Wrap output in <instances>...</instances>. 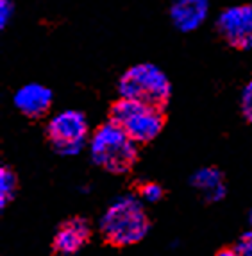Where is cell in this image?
<instances>
[{
    "mask_svg": "<svg viewBox=\"0 0 252 256\" xmlns=\"http://www.w3.org/2000/svg\"><path fill=\"white\" fill-rule=\"evenodd\" d=\"M100 231L113 246H133L145 238L149 218L141 199L131 194L116 197L100 218Z\"/></svg>",
    "mask_w": 252,
    "mask_h": 256,
    "instance_id": "1",
    "label": "cell"
},
{
    "mask_svg": "<svg viewBox=\"0 0 252 256\" xmlns=\"http://www.w3.org/2000/svg\"><path fill=\"white\" fill-rule=\"evenodd\" d=\"M90 154L95 165L111 174H124L136 163V142L115 122L98 126L90 138Z\"/></svg>",
    "mask_w": 252,
    "mask_h": 256,
    "instance_id": "2",
    "label": "cell"
},
{
    "mask_svg": "<svg viewBox=\"0 0 252 256\" xmlns=\"http://www.w3.org/2000/svg\"><path fill=\"white\" fill-rule=\"evenodd\" d=\"M118 92L122 98L154 106L161 110L170 98V81L159 66L152 63H138L120 77Z\"/></svg>",
    "mask_w": 252,
    "mask_h": 256,
    "instance_id": "3",
    "label": "cell"
},
{
    "mask_svg": "<svg viewBox=\"0 0 252 256\" xmlns=\"http://www.w3.org/2000/svg\"><path fill=\"white\" fill-rule=\"evenodd\" d=\"M109 120L124 129L136 144L152 142L163 129V115L159 108L122 97L113 104Z\"/></svg>",
    "mask_w": 252,
    "mask_h": 256,
    "instance_id": "4",
    "label": "cell"
},
{
    "mask_svg": "<svg viewBox=\"0 0 252 256\" xmlns=\"http://www.w3.org/2000/svg\"><path fill=\"white\" fill-rule=\"evenodd\" d=\"M47 134L57 152L73 156L81 152L88 140V120L77 110H63L48 120Z\"/></svg>",
    "mask_w": 252,
    "mask_h": 256,
    "instance_id": "5",
    "label": "cell"
},
{
    "mask_svg": "<svg viewBox=\"0 0 252 256\" xmlns=\"http://www.w3.org/2000/svg\"><path fill=\"white\" fill-rule=\"evenodd\" d=\"M217 29L231 47L252 48V4L229 6L218 14Z\"/></svg>",
    "mask_w": 252,
    "mask_h": 256,
    "instance_id": "6",
    "label": "cell"
},
{
    "mask_svg": "<svg viewBox=\"0 0 252 256\" xmlns=\"http://www.w3.org/2000/svg\"><path fill=\"white\" fill-rule=\"evenodd\" d=\"M13 102L20 113L30 118L47 115L52 106V92L39 82H27L18 88L13 97Z\"/></svg>",
    "mask_w": 252,
    "mask_h": 256,
    "instance_id": "7",
    "label": "cell"
},
{
    "mask_svg": "<svg viewBox=\"0 0 252 256\" xmlns=\"http://www.w3.org/2000/svg\"><path fill=\"white\" fill-rule=\"evenodd\" d=\"M210 0H174L170 8V18L175 29L192 32L208 20Z\"/></svg>",
    "mask_w": 252,
    "mask_h": 256,
    "instance_id": "8",
    "label": "cell"
},
{
    "mask_svg": "<svg viewBox=\"0 0 252 256\" xmlns=\"http://www.w3.org/2000/svg\"><path fill=\"white\" fill-rule=\"evenodd\" d=\"M90 238V226L82 218L64 222L54 236V249L59 256H75Z\"/></svg>",
    "mask_w": 252,
    "mask_h": 256,
    "instance_id": "9",
    "label": "cell"
},
{
    "mask_svg": "<svg viewBox=\"0 0 252 256\" xmlns=\"http://www.w3.org/2000/svg\"><path fill=\"white\" fill-rule=\"evenodd\" d=\"M192 184L197 192L208 199V201H220L226 196V183H224L222 172L215 166H204L193 174Z\"/></svg>",
    "mask_w": 252,
    "mask_h": 256,
    "instance_id": "10",
    "label": "cell"
},
{
    "mask_svg": "<svg viewBox=\"0 0 252 256\" xmlns=\"http://www.w3.org/2000/svg\"><path fill=\"white\" fill-rule=\"evenodd\" d=\"M16 192V176L9 166L0 168V204L5 206L11 202Z\"/></svg>",
    "mask_w": 252,
    "mask_h": 256,
    "instance_id": "11",
    "label": "cell"
},
{
    "mask_svg": "<svg viewBox=\"0 0 252 256\" xmlns=\"http://www.w3.org/2000/svg\"><path fill=\"white\" fill-rule=\"evenodd\" d=\"M163 197V190L158 183H145L140 188V199L145 202H158Z\"/></svg>",
    "mask_w": 252,
    "mask_h": 256,
    "instance_id": "12",
    "label": "cell"
},
{
    "mask_svg": "<svg viewBox=\"0 0 252 256\" xmlns=\"http://www.w3.org/2000/svg\"><path fill=\"white\" fill-rule=\"evenodd\" d=\"M240 106H242V113L245 115V118L252 122V79L244 86V90H242Z\"/></svg>",
    "mask_w": 252,
    "mask_h": 256,
    "instance_id": "13",
    "label": "cell"
},
{
    "mask_svg": "<svg viewBox=\"0 0 252 256\" xmlns=\"http://www.w3.org/2000/svg\"><path fill=\"white\" fill-rule=\"evenodd\" d=\"M14 14V4L11 0H0V26L5 27Z\"/></svg>",
    "mask_w": 252,
    "mask_h": 256,
    "instance_id": "14",
    "label": "cell"
},
{
    "mask_svg": "<svg viewBox=\"0 0 252 256\" xmlns=\"http://www.w3.org/2000/svg\"><path fill=\"white\" fill-rule=\"evenodd\" d=\"M236 252H238V256H252V230L242 235V238L238 240Z\"/></svg>",
    "mask_w": 252,
    "mask_h": 256,
    "instance_id": "15",
    "label": "cell"
},
{
    "mask_svg": "<svg viewBox=\"0 0 252 256\" xmlns=\"http://www.w3.org/2000/svg\"><path fill=\"white\" fill-rule=\"evenodd\" d=\"M217 256H238V252H236V249H222Z\"/></svg>",
    "mask_w": 252,
    "mask_h": 256,
    "instance_id": "16",
    "label": "cell"
},
{
    "mask_svg": "<svg viewBox=\"0 0 252 256\" xmlns=\"http://www.w3.org/2000/svg\"><path fill=\"white\" fill-rule=\"evenodd\" d=\"M251 220H252V215H251Z\"/></svg>",
    "mask_w": 252,
    "mask_h": 256,
    "instance_id": "17",
    "label": "cell"
}]
</instances>
